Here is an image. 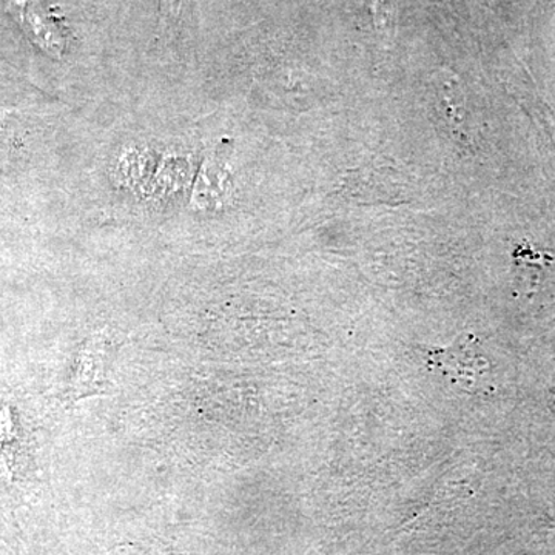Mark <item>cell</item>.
Listing matches in <instances>:
<instances>
[{"label": "cell", "mask_w": 555, "mask_h": 555, "mask_svg": "<svg viewBox=\"0 0 555 555\" xmlns=\"http://www.w3.org/2000/svg\"><path fill=\"white\" fill-rule=\"evenodd\" d=\"M109 345L104 334L94 335L83 346L73 393L75 398L100 396L108 387Z\"/></svg>", "instance_id": "cell-2"}, {"label": "cell", "mask_w": 555, "mask_h": 555, "mask_svg": "<svg viewBox=\"0 0 555 555\" xmlns=\"http://www.w3.org/2000/svg\"><path fill=\"white\" fill-rule=\"evenodd\" d=\"M11 13L20 22L22 30L51 57L60 60L65 50V38L46 10L30 0H13Z\"/></svg>", "instance_id": "cell-1"}, {"label": "cell", "mask_w": 555, "mask_h": 555, "mask_svg": "<svg viewBox=\"0 0 555 555\" xmlns=\"http://www.w3.org/2000/svg\"><path fill=\"white\" fill-rule=\"evenodd\" d=\"M164 21L175 22L181 13V0H160Z\"/></svg>", "instance_id": "cell-7"}, {"label": "cell", "mask_w": 555, "mask_h": 555, "mask_svg": "<svg viewBox=\"0 0 555 555\" xmlns=\"http://www.w3.org/2000/svg\"><path fill=\"white\" fill-rule=\"evenodd\" d=\"M108 555H170L169 553H164L163 550H155V547H142V546H129V547H119L115 553Z\"/></svg>", "instance_id": "cell-6"}, {"label": "cell", "mask_w": 555, "mask_h": 555, "mask_svg": "<svg viewBox=\"0 0 555 555\" xmlns=\"http://www.w3.org/2000/svg\"><path fill=\"white\" fill-rule=\"evenodd\" d=\"M372 13L377 30L382 35H390L396 27L392 0H372Z\"/></svg>", "instance_id": "cell-5"}, {"label": "cell", "mask_w": 555, "mask_h": 555, "mask_svg": "<svg viewBox=\"0 0 555 555\" xmlns=\"http://www.w3.org/2000/svg\"><path fill=\"white\" fill-rule=\"evenodd\" d=\"M430 363L443 369L447 374L462 383H473L474 374L477 372L476 353L469 343L434 350L430 352Z\"/></svg>", "instance_id": "cell-3"}, {"label": "cell", "mask_w": 555, "mask_h": 555, "mask_svg": "<svg viewBox=\"0 0 555 555\" xmlns=\"http://www.w3.org/2000/svg\"><path fill=\"white\" fill-rule=\"evenodd\" d=\"M225 170H222V167L219 166H210V164H206L201 170V177L198 182V189L195 190V201L198 203H203V199L206 198L208 193V206L211 203H219L222 201V196H224L225 188H228V173H224ZM207 199L204 201V204L207 203Z\"/></svg>", "instance_id": "cell-4"}]
</instances>
